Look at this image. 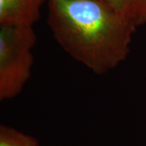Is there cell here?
I'll use <instances>...</instances> for the list:
<instances>
[{"instance_id":"cell-1","label":"cell","mask_w":146,"mask_h":146,"mask_svg":"<svg viewBox=\"0 0 146 146\" xmlns=\"http://www.w3.org/2000/svg\"><path fill=\"white\" fill-rule=\"evenodd\" d=\"M47 23L73 59L98 75L110 72L130 52L137 28L102 0H48Z\"/></svg>"},{"instance_id":"cell-2","label":"cell","mask_w":146,"mask_h":146,"mask_svg":"<svg viewBox=\"0 0 146 146\" xmlns=\"http://www.w3.org/2000/svg\"><path fill=\"white\" fill-rule=\"evenodd\" d=\"M36 35L33 26L0 25V100L21 94L31 76L33 49Z\"/></svg>"},{"instance_id":"cell-3","label":"cell","mask_w":146,"mask_h":146,"mask_svg":"<svg viewBox=\"0 0 146 146\" xmlns=\"http://www.w3.org/2000/svg\"><path fill=\"white\" fill-rule=\"evenodd\" d=\"M48 0H0V25L33 26Z\"/></svg>"},{"instance_id":"cell-4","label":"cell","mask_w":146,"mask_h":146,"mask_svg":"<svg viewBox=\"0 0 146 146\" xmlns=\"http://www.w3.org/2000/svg\"><path fill=\"white\" fill-rule=\"evenodd\" d=\"M0 146H39L34 137L5 125L0 127Z\"/></svg>"},{"instance_id":"cell-5","label":"cell","mask_w":146,"mask_h":146,"mask_svg":"<svg viewBox=\"0 0 146 146\" xmlns=\"http://www.w3.org/2000/svg\"><path fill=\"white\" fill-rule=\"evenodd\" d=\"M131 19L136 27L146 24V0H133Z\"/></svg>"},{"instance_id":"cell-6","label":"cell","mask_w":146,"mask_h":146,"mask_svg":"<svg viewBox=\"0 0 146 146\" xmlns=\"http://www.w3.org/2000/svg\"><path fill=\"white\" fill-rule=\"evenodd\" d=\"M117 12L131 19L133 0H102ZM132 20V19H131Z\"/></svg>"}]
</instances>
